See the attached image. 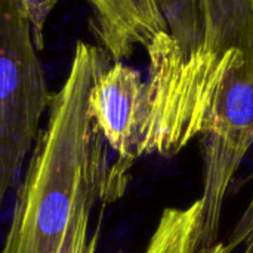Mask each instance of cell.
<instances>
[{
  "mask_svg": "<svg viewBox=\"0 0 253 253\" xmlns=\"http://www.w3.org/2000/svg\"><path fill=\"white\" fill-rule=\"evenodd\" d=\"M200 199L187 208H168L142 253H230L225 243L202 245Z\"/></svg>",
  "mask_w": 253,
  "mask_h": 253,
  "instance_id": "cell-7",
  "label": "cell"
},
{
  "mask_svg": "<svg viewBox=\"0 0 253 253\" xmlns=\"http://www.w3.org/2000/svg\"><path fill=\"white\" fill-rule=\"evenodd\" d=\"M89 114L120 163L132 166L138 156L141 129L145 119V82L123 61L108 64L95 79L89 98Z\"/></svg>",
  "mask_w": 253,
  "mask_h": 253,
  "instance_id": "cell-5",
  "label": "cell"
},
{
  "mask_svg": "<svg viewBox=\"0 0 253 253\" xmlns=\"http://www.w3.org/2000/svg\"><path fill=\"white\" fill-rule=\"evenodd\" d=\"M135 40L145 50L159 39L169 36L157 0H126Z\"/></svg>",
  "mask_w": 253,
  "mask_h": 253,
  "instance_id": "cell-10",
  "label": "cell"
},
{
  "mask_svg": "<svg viewBox=\"0 0 253 253\" xmlns=\"http://www.w3.org/2000/svg\"><path fill=\"white\" fill-rule=\"evenodd\" d=\"M92 16L89 27L111 61H123L135 50L136 40L126 0H86Z\"/></svg>",
  "mask_w": 253,
  "mask_h": 253,
  "instance_id": "cell-8",
  "label": "cell"
},
{
  "mask_svg": "<svg viewBox=\"0 0 253 253\" xmlns=\"http://www.w3.org/2000/svg\"><path fill=\"white\" fill-rule=\"evenodd\" d=\"M111 62L99 44L76 43L67 79L52 96L47 125L31 151L0 253H58L84 196L101 193L108 203L123 196L130 168L110 163L87 107L95 79Z\"/></svg>",
  "mask_w": 253,
  "mask_h": 253,
  "instance_id": "cell-1",
  "label": "cell"
},
{
  "mask_svg": "<svg viewBox=\"0 0 253 253\" xmlns=\"http://www.w3.org/2000/svg\"><path fill=\"white\" fill-rule=\"evenodd\" d=\"M253 240V196L246 208V211L243 212V215L240 216L233 234L228 239V243H225L227 251L231 253L236 249L242 248V246H248Z\"/></svg>",
  "mask_w": 253,
  "mask_h": 253,
  "instance_id": "cell-12",
  "label": "cell"
},
{
  "mask_svg": "<svg viewBox=\"0 0 253 253\" xmlns=\"http://www.w3.org/2000/svg\"><path fill=\"white\" fill-rule=\"evenodd\" d=\"M202 245L218 242L230 185L253 145V47L233 50L202 127Z\"/></svg>",
  "mask_w": 253,
  "mask_h": 253,
  "instance_id": "cell-4",
  "label": "cell"
},
{
  "mask_svg": "<svg viewBox=\"0 0 253 253\" xmlns=\"http://www.w3.org/2000/svg\"><path fill=\"white\" fill-rule=\"evenodd\" d=\"M202 43L163 101L147 116L138 156L173 157L200 135L231 53L253 47V0H199Z\"/></svg>",
  "mask_w": 253,
  "mask_h": 253,
  "instance_id": "cell-2",
  "label": "cell"
},
{
  "mask_svg": "<svg viewBox=\"0 0 253 253\" xmlns=\"http://www.w3.org/2000/svg\"><path fill=\"white\" fill-rule=\"evenodd\" d=\"M52 96L18 0H0V209L19 181Z\"/></svg>",
  "mask_w": 253,
  "mask_h": 253,
  "instance_id": "cell-3",
  "label": "cell"
},
{
  "mask_svg": "<svg viewBox=\"0 0 253 253\" xmlns=\"http://www.w3.org/2000/svg\"><path fill=\"white\" fill-rule=\"evenodd\" d=\"M98 202L108 203L101 193L87 194L79 202L58 253H98V234H90L89 231L90 215Z\"/></svg>",
  "mask_w": 253,
  "mask_h": 253,
  "instance_id": "cell-9",
  "label": "cell"
},
{
  "mask_svg": "<svg viewBox=\"0 0 253 253\" xmlns=\"http://www.w3.org/2000/svg\"><path fill=\"white\" fill-rule=\"evenodd\" d=\"M18 3L21 6L22 13L30 22L36 49L43 50L46 22L59 0H18Z\"/></svg>",
  "mask_w": 253,
  "mask_h": 253,
  "instance_id": "cell-11",
  "label": "cell"
},
{
  "mask_svg": "<svg viewBox=\"0 0 253 253\" xmlns=\"http://www.w3.org/2000/svg\"><path fill=\"white\" fill-rule=\"evenodd\" d=\"M157 3L168 25L170 46L163 64L148 70L147 110H153L162 102L202 43L199 0H157Z\"/></svg>",
  "mask_w": 253,
  "mask_h": 253,
  "instance_id": "cell-6",
  "label": "cell"
}]
</instances>
